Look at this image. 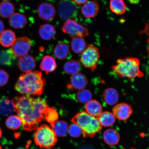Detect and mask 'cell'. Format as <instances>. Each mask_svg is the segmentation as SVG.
Returning a JSON list of instances; mask_svg holds the SVG:
<instances>
[{
    "mask_svg": "<svg viewBox=\"0 0 149 149\" xmlns=\"http://www.w3.org/2000/svg\"><path fill=\"white\" fill-rule=\"evenodd\" d=\"M0 149H3L2 148H1V145H0Z\"/></svg>",
    "mask_w": 149,
    "mask_h": 149,
    "instance_id": "obj_41",
    "label": "cell"
},
{
    "mask_svg": "<svg viewBox=\"0 0 149 149\" xmlns=\"http://www.w3.org/2000/svg\"><path fill=\"white\" fill-rule=\"evenodd\" d=\"M4 24L2 20L0 19V34L4 31Z\"/></svg>",
    "mask_w": 149,
    "mask_h": 149,
    "instance_id": "obj_37",
    "label": "cell"
},
{
    "mask_svg": "<svg viewBox=\"0 0 149 149\" xmlns=\"http://www.w3.org/2000/svg\"><path fill=\"white\" fill-rule=\"evenodd\" d=\"M97 118L102 126L106 127L113 125L115 121V117L114 115L109 111H106L102 112Z\"/></svg>",
    "mask_w": 149,
    "mask_h": 149,
    "instance_id": "obj_24",
    "label": "cell"
},
{
    "mask_svg": "<svg viewBox=\"0 0 149 149\" xmlns=\"http://www.w3.org/2000/svg\"><path fill=\"white\" fill-rule=\"evenodd\" d=\"M56 58L61 60H64L68 56L70 53V47L66 42H61L56 45L53 51Z\"/></svg>",
    "mask_w": 149,
    "mask_h": 149,
    "instance_id": "obj_17",
    "label": "cell"
},
{
    "mask_svg": "<svg viewBox=\"0 0 149 149\" xmlns=\"http://www.w3.org/2000/svg\"><path fill=\"white\" fill-rule=\"evenodd\" d=\"M103 96L104 100L109 105H115L118 102V94L114 88H108L105 89L104 91Z\"/></svg>",
    "mask_w": 149,
    "mask_h": 149,
    "instance_id": "obj_23",
    "label": "cell"
},
{
    "mask_svg": "<svg viewBox=\"0 0 149 149\" xmlns=\"http://www.w3.org/2000/svg\"><path fill=\"white\" fill-rule=\"evenodd\" d=\"M140 61L135 58L126 57L118 59L116 64L112 66V69L119 77L133 79L144 76L140 70Z\"/></svg>",
    "mask_w": 149,
    "mask_h": 149,
    "instance_id": "obj_3",
    "label": "cell"
},
{
    "mask_svg": "<svg viewBox=\"0 0 149 149\" xmlns=\"http://www.w3.org/2000/svg\"><path fill=\"white\" fill-rule=\"evenodd\" d=\"M87 84L88 81L86 76L78 72L72 76L67 87L71 91H79L84 88Z\"/></svg>",
    "mask_w": 149,
    "mask_h": 149,
    "instance_id": "obj_10",
    "label": "cell"
},
{
    "mask_svg": "<svg viewBox=\"0 0 149 149\" xmlns=\"http://www.w3.org/2000/svg\"><path fill=\"white\" fill-rule=\"evenodd\" d=\"M34 139L37 145L44 148H51L57 141V136L53 129L45 124L36 128Z\"/></svg>",
    "mask_w": 149,
    "mask_h": 149,
    "instance_id": "obj_5",
    "label": "cell"
},
{
    "mask_svg": "<svg viewBox=\"0 0 149 149\" xmlns=\"http://www.w3.org/2000/svg\"><path fill=\"white\" fill-rule=\"evenodd\" d=\"M92 94L91 91L86 89L79 91L74 95V98L81 103H86L92 100Z\"/></svg>",
    "mask_w": 149,
    "mask_h": 149,
    "instance_id": "obj_31",
    "label": "cell"
},
{
    "mask_svg": "<svg viewBox=\"0 0 149 149\" xmlns=\"http://www.w3.org/2000/svg\"><path fill=\"white\" fill-rule=\"evenodd\" d=\"M81 69V64L79 62L74 60L67 61L65 63L64 66L65 73L72 75L78 73Z\"/></svg>",
    "mask_w": 149,
    "mask_h": 149,
    "instance_id": "obj_30",
    "label": "cell"
},
{
    "mask_svg": "<svg viewBox=\"0 0 149 149\" xmlns=\"http://www.w3.org/2000/svg\"><path fill=\"white\" fill-rule=\"evenodd\" d=\"M100 58L99 50L96 46L90 45L82 53L80 61L85 68L90 69L93 72L97 67Z\"/></svg>",
    "mask_w": 149,
    "mask_h": 149,
    "instance_id": "obj_6",
    "label": "cell"
},
{
    "mask_svg": "<svg viewBox=\"0 0 149 149\" xmlns=\"http://www.w3.org/2000/svg\"><path fill=\"white\" fill-rule=\"evenodd\" d=\"M15 10L14 5L9 1H3L0 3V15L3 18L10 17Z\"/></svg>",
    "mask_w": 149,
    "mask_h": 149,
    "instance_id": "obj_29",
    "label": "cell"
},
{
    "mask_svg": "<svg viewBox=\"0 0 149 149\" xmlns=\"http://www.w3.org/2000/svg\"><path fill=\"white\" fill-rule=\"evenodd\" d=\"M71 42L72 49L76 54H81L87 47L86 42L83 37H77L72 38Z\"/></svg>",
    "mask_w": 149,
    "mask_h": 149,
    "instance_id": "obj_26",
    "label": "cell"
},
{
    "mask_svg": "<svg viewBox=\"0 0 149 149\" xmlns=\"http://www.w3.org/2000/svg\"><path fill=\"white\" fill-rule=\"evenodd\" d=\"M64 33L69 35L72 38L77 37H83L88 36V29L78 24L75 20L70 19L67 20L63 27Z\"/></svg>",
    "mask_w": 149,
    "mask_h": 149,
    "instance_id": "obj_7",
    "label": "cell"
},
{
    "mask_svg": "<svg viewBox=\"0 0 149 149\" xmlns=\"http://www.w3.org/2000/svg\"><path fill=\"white\" fill-rule=\"evenodd\" d=\"M44 120H45L52 127L54 123L58 120V113L53 108L47 107L44 112Z\"/></svg>",
    "mask_w": 149,
    "mask_h": 149,
    "instance_id": "obj_32",
    "label": "cell"
},
{
    "mask_svg": "<svg viewBox=\"0 0 149 149\" xmlns=\"http://www.w3.org/2000/svg\"><path fill=\"white\" fill-rule=\"evenodd\" d=\"M133 112L131 106L124 102L117 104L113 109V113L115 118L120 120H127Z\"/></svg>",
    "mask_w": 149,
    "mask_h": 149,
    "instance_id": "obj_11",
    "label": "cell"
},
{
    "mask_svg": "<svg viewBox=\"0 0 149 149\" xmlns=\"http://www.w3.org/2000/svg\"><path fill=\"white\" fill-rule=\"evenodd\" d=\"M109 7L112 12L117 15L124 14L126 11V5L123 0H111Z\"/></svg>",
    "mask_w": 149,
    "mask_h": 149,
    "instance_id": "obj_27",
    "label": "cell"
},
{
    "mask_svg": "<svg viewBox=\"0 0 149 149\" xmlns=\"http://www.w3.org/2000/svg\"><path fill=\"white\" fill-rule=\"evenodd\" d=\"M104 141L107 144L111 146L118 144L120 140V134L116 130L109 129L106 130L103 134Z\"/></svg>",
    "mask_w": 149,
    "mask_h": 149,
    "instance_id": "obj_20",
    "label": "cell"
},
{
    "mask_svg": "<svg viewBox=\"0 0 149 149\" xmlns=\"http://www.w3.org/2000/svg\"><path fill=\"white\" fill-rule=\"evenodd\" d=\"M2 135V132L1 128L0 127V139L1 138Z\"/></svg>",
    "mask_w": 149,
    "mask_h": 149,
    "instance_id": "obj_39",
    "label": "cell"
},
{
    "mask_svg": "<svg viewBox=\"0 0 149 149\" xmlns=\"http://www.w3.org/2000/svg\"><path fill=\"white\" fill-rule=\"evenodd\" d=\"M9 76L5 70H0V87L4 86L8 83Z\"/></svg>",
    "mask_w": 149,
    "mask_h": 149,
    "instance_id": "obj_35",
    "label": "cell"
},
{
    "mask_svg": "<svg viewBox=\"0 0 149 149\" xmlns=\"http://www.w3.org/2000/svg\"><path fill=\"white\" fill-rule=\"evenodd\" d=\"M72 121L81 127L84 137H93L102 128L97 118L91 116L85 111L77 113L72 118Z\"/></svg>",
    "mask_w": 149,
    "mask_h": 149,
    "instance_id": "obj_4",
    "label": "cell"
},
{
    "mask_svg": "<svg viewBox=\"0 0 149 149\" xmlns=\"http://www.w3.org/2000/svg\"><path fill=\"white\" fill-rule=\"evenodd\" d=\"M12 100L24 129L28 131L36 129L39 124L44 120V112L48 107L46 100L29 95L17 97Z\"/></svg>",
    "mask_w": 149,
    "mask_h": 149,
    "instance_id": "obj_1",
    "label": "cell"
},
{
    "mask_svg": "<svg viewBox=\"0 0 149 149\" xmlns=\"http://www.w3.org/2000/svg\"><path fill=\"white\" fill-rule=\"evenodd\" d=\"M16 111L13 102L9 98L5 97L0 100V114L9 116Z\"/></svg>",
    "mask_w": 149,
    "mask_h": 149,
    "instance_id": "obj_15",
    "label": "cell"
},
{
    "mask_svg": "<svg viewBox=\"0 0 149 149\" xmlns=\"http://www.w3.org/2000/svg\"><path fill=\"white\" fill-rule=\"evenodd\" d=\"M18 65L20 70L24 72H32L36 66L34 58L29 55L20 57Z\"/></svg>",
    "mask_w": 149,
    "mask_h": 149,
    "instance_id": "obj_13",
    "label": "cell"
},
{
    "mask_svg": "<svg viewBox=\"0 0 149 149\" xmlns=\"http://www.w3.org/2000/svg\"><path fill=\"white\" fill-rule=\"evenodd\" d=\"M16 39L15 34L10 29L3 31L0 35V43L3 47H9L12 46Z\"/></svg>",
    "mask_w": 149,
    "mask_h": 149,
    "instance_id": "obj_19",
    "label": "cell"
},
{
    "mask_svg": "<svg viewBox=\"0 0 149 149\" xmlns=\"http://www.w3.org/2000/svg\"><path fill=\"white\" fill-rule=\"evenodd\" d=\"M99 6L95 1H88L84 4L81 8L83 16L87 18H93L97 15Z\"/></svg>",
    "mask_w": 149,
    "mask_h": 149,
    "instance_id": "obj_14",
    "label": "cell"
},
{
    "mask_svg": "<svg viewBox=\"0 0 149 149\" xmlns=\"http://www.w3.org/2000/svg\"><path fill=\"white\" fill-rule=\"evenodd\" d=\"M22 124L21 119L17 115L9 116L6 121V124L7 128L13 130L18 129Z\"/></svg>",
    "mask_w": 149,
    "mask_h": 149,
    "instance_id": "obj_33",
    "label": "cell"
},
{
    "mask_svg": "<svg viewBox=\"0 0 149 149\" xmlns=\"http://www.w3.org/2000/svg\"><path fill=\"white\" fill-rule=\"evenodd\" d=\"M57 149V148H54V149Z\"/></svg>",
    "mask_w": 149,
    "mask_h": 149,
    "instance_id": "obj_43",
    "label": "cell"
},
{
    "mask_svg": "<svg viewBox=\"0 0 149 149\" xmlns=\"http://www.w3.org/2000/svg\"><path fill=\"white\" fill-rule=\"evenodd\" d=\"M76 4L79 5H84L88 1V0H73Z\"/></svg>",
    "mask_w": 149,
    "mask_h": 149,
    "instance_id": "obj_36",
    "label": "cell"
},
{
    "mask_svg": "<svg viewBox=\"0 0 149 149\" xmlns=\"http://www.w3.org/2000/svg\"><path fill=\"white\" fill-rule=\"evenodd\" d=\"M10 49L0 51V64L10 66L15 60L16 57Z\"/></svg>",
    "mask_w": 149,
    "mask_h": 149,
    "instance_id": "obj_28",
    "label": "cell"
},
{
    "mask_svg": "<svg viewBox=\"0 0 149 149\" xmlns=\"http://www.w3.org/2000/svg\"><path fill=\"white\" fill-rule=\"evenodd\" d=\"M140 1V0H129L130 3H133V4L138 3Z\"/></svg>",
    "mask_w": 149,
    "mask_h": 149,
    "instance_id": "obj_38",
    "label": "cell"
},
{
    "mask_svg": "<svg viewBox=\"0 0 149 149\" xmlns=\"http://www.w3.org/2000/svg\"><path fill=\"white\" fill-rule=\"evenodd\" d=\"M45 84L40 72H24L20 76L15 89L22 94L39 96L43 92Z\"/></svg>",
    "mask_w": 149,
    "mask_h": 149,
    "instance_id": "obj_2",
    "label": "cell"
},
{
    "mask_svg": "<svg viewBox=\"0 0 149 149\" xmlns=\"http://www.w3.org/2000/svg\"><path fill=\"white\" fill-rule=\"evenodd\" d=\"M58 13L64 20L71 19L77 16L78 9L75 3L70 0H62L58 5Z\"/></svg>",
    "mask_w": 149,
    "mask_h": 149,
    "instance_id": "obj_8",
    "label": "cell"
},
{
    "mask_svg": "<svg viewBox=\"0 0 149 149\" xmlns=\"http://www.w3.org/2000/svg\"><path fill=\"white\" fill-rule=\"evenodd\" d=\"M57 65L54 58L49 55L45 56L40 65V68L47 74L53 72L56 68Z\"/></svg>",
    "mask_w": 149,
    "mask_h": 149,
    "instance_id": "obj_21",
    "label": "cell"
},
{
    "mask_svg": "<svg viewBox=\"0 0 149 149\" xmlns=\"http://www.w3.org/2000/svg\"><path fill=\"white\" fill-rule=\"evenodd\" d=\"M16 149H26L25 148H17Z\"/></svg>",
    "mask_w": 149,
    "mask_h": 149,
    "instance_id": "obj_40",
    "label": "cell"
},
{
    "mask_svg": "<svg viewBox=\"0 0 149 149\" xmlns=\"http://www.w3.org/2000/svg\"><path fill=\"white\" fill-rule=\"evenodd\" d=\"M3 1H9V0H3Z\"/></svg>",
    "mask_w": 149,
    "mask_h": 149,
    "instance_id": "obj_42",
    "label": "cell"
},
{
    "mask_svg": "<svg viewBox=\"0 0 149 149\" xmlns=\"http://www.w3.org/2000/svg\"><path fill=\"white\" fill-rule=\"evenodd\" d=\"M68 133L71 136L78 138L83 134V131L79 125L73 123L68 127Z\"/></svg>",
    "mask_w": 149,
    "mask_h": 149,
    "instance_id": "obj_34",
    "label": "cell"
},
{
    "mask_svg": "<svg viewBox=\"0 0 149 149\" xmlns=\"http://www.w3.org/2000/svg\"><path fill=\"white\" fill-rule=\"evenodd\" d=\"M9 24L15 29H23L28 23L26 16L20 13H14L9 18Z\"/></svg>",
    "mask_w": 149,
    "mask_h": 149,
    "instance_id": "obj_16",
    "label": "cell"
},
{
    "mask_svg": "<svg viewBox=\"0 0 149 149\" xmlns=\"http://www.w3.org/2000/svg\"><path fill=\"white\" fill-rule=\"evenodd\" d=\"M85 111L89 115L96 117L102 112V107L100 102L96 100H91L86 104Z\"/></svg>",
    "mask_w": 149,
    "mask_h": 149,
    "instance_id": "obj_18",
    "label": "cell"
},
{
    "mask_svg": "<svg viewBox=\"0 0 149 149\" xmlns=\"http://www.w3.org/2000/svg\"><path fill=\"white\" fill-rule=\"evenodd\" d=\"M11 46V51L15 56L23 57L26 55L31 49V41L27 37H19Z\"/></svg>",
    "mask_w": 149,
    "mask_h": 149,
    "instance_id": "obj_9",
    "label": "cell"
},
{
    "mask_svg": "<svg viewBox=\"0 0 149 149\" xmlns=\"http://www.w3.org/2000/svg\"><path fill=\"white\" fill-rule=\"evenodd\" d=\"M52 128L57 136L64 137L68 133V124L64 121L57 120L54 123Z\"/></svg>",
    "mask_w": 149,
    "mask_h": 149,
    "instance_id": "obj_25",
    "label": "cell"
},
{
    "mask_svg": "<svg viewBox=\"0 0 149 149\" xmlns=\"http://www.w3.org/2000/svg\"><path fill=\"white\" fill-rule=\"evenodd\" d=\"M39 33L42 39L49 40L55 37L56 29L55 27L51 24H45L41 26L39 29Z\"/></svg>",
    "mask_w": 149,
    "mask_h": 149,
    "instance_id": "obj_22",
    "label": "cell"
},
{
    "mask_svg": "<svg viewBox=\"0 0 149 149\" xmlns=\"http://www.w3.org/2000/svg\"><path fill=\"white\" fill-rule=\"evenodd\" d=\"M38 13L39 16L42 19L50 20L54 17L56 9L55 7L52 3H43L39 6Z\"/></svg>",
    "mask_w": 149,
    "mask_h": 149,
    "instance_id": "obj_12",
    "label": "cell"
}]
</instances>
